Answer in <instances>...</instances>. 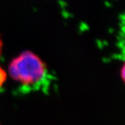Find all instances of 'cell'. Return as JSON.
I'll return each mask as SVG.
<instances>
[{
    "mask_svg": "<svg viewBox=\"0 0 125 125\" xmlns=\"http://www.w3.org/2000/svg\"><path fill=\"white\" fill-rule=\"evenodd\" d=\"M119 76L122 84L125 87V58L122 61L119 69Z\"/></svg>",
    "mask_w": 125,
    "mask_h": 125,
    "instance_id": "obj_2",
    "label": "cell"
},
{
    "mask_svg": "<svg viewBox=\"0 0 125 125\" xmlns=\"http://www.w3.org/2000/svg\"><path fill=\"white\" fill-rule=\"evenodd\" d=\"M3 42H2V40L0 37V58L1 56V54H2V50H3Z\"/></svg>",
    "mask_w": 125,
    "mask_h": 125,
    "instance_id": "obj_4",
    "label": "cell"
},
{
    "mask_svg": "<svg viewBox=\"0 0 125 125\" xmlns=\"http://www.w3.org/2000/svg\"><path fill=\"white\" fill-rule=\"evenodd\" d=\"M6 74L5 71L0 67V86L4 83L6 80Z\"/></svg>",
    "mask_w": 125,
    "mask_h": 125,
    "instance_id": "obj_3",
    "label": "cell"
},
{
    "mask_svg": "<svg viewBox=\"0 0 125 125\" xmlns=\"http://www.w3.org/2000/svg\"><path fill=\"white\" fill-rule=\"evenodd\" d=\"M9 72L23 92L45 90L51 81L45 62L30 51L23 52L14 58L9 64Z\"/></svg>",
    "mask_w": 125,
    "mask_h": 125,
    "instance_id": "obj_1",
    "label": "cell"
}]
</instances>
